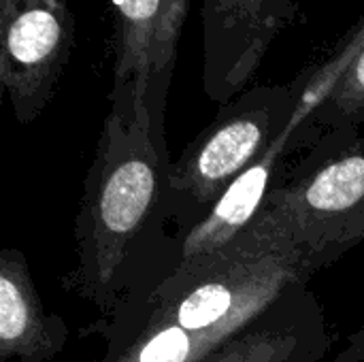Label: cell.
Wrapping results in <instances>:
<instances>
[{"instance_id":"1","label":"cell","mask_w":364,"mask_h":362,"mask_svg":"<svg viewBox=\"0 0 364 362\" xmlns=\"http://www.w3.org/2000/svg\"><path fill=\"white\" fill-rule=\"evenodd\" d=\"M173 81L111 85L75 220L77 267L64 288L111 318L158 277L171 226L166 107Z\"/></svg>"},{"instance_id":"2","label":"cell","mask_w":364,"mask_h":362,"mask_svg":"<svg viewBox=\"0 0 364 362\" xmlns=\"http://www.w3.org/2000/svg\"><path fill=\"white\" fill-rule=\"evenodd\" d=\"M296 282H311L279 209L260 215L224 250L164 280L141 303L92 322L107 350L96 362H198Z\"/></svg>"},{"instance_id":"3","label":"cell","mask_w":364,"mask_h":362,"mask_svg":"<svg viewBox=\"0 0 364 362\" xmlns=\"http://www.w3.org/2000/svg\"><path fill=\"white\" fill-rule=\"evenodd\" d=\"M296 107V87L252 85L230 102L173 160L171 226L164 265L145 297L168 275L179 243L213 211L235 181L252 169L288 128ZM145 297L134 301L141 303ZM130 307V305H128ZM126 309V307H124Z\"/></svg>"},{"instance_id":"4","label":"cell","mask_w":364,"mask_h":362,"mask_svg":"<svg viewBox=\"0 0 364 362\" xmlns=\"http://www.w3.org/2000/svg\"><path fill=\"white\" fill-rule=\"evenodd\" d=\"M279 209L309 277L364 241V134H333L286 169Z\"/></svg>"},{"instance_id":"5","label":"cell","mask_w":364,"mask_h":362,"mask_svg":"<svg viewBox=\"0 0 364 362\" xmlns=\"http://www.w3.org/2000/svg\"><path fill=\"white\" fill-rule=\"evenodd\" d=\"M73 47L70 0H0V85L19 124L51 102Z\"/></svg>"},{"instance_id":"6","label":"cell","mask_w":364,"mask_h":362,"mask_svg":"<svg viewBox=\"0 0 364 362\" xmlns=\"http://www.w3.org/2000/svg\"><path fill=\"white\" fill-rule=\"evenodd\" d=\"M299 0H203V90L218 107L245 92L292 26Z\"/></svg>"},{"instance_id":"7","label":"cell","mask_w":364,"mask_h":362,"mask_svg":"<svg viewBox=\"0 0 364 362\" xmlns=\"http://www.w3.org/2000/svg\"><path fill=\"white\" fill-rule=\"evenodd\" d=\"M331 348L322 303L309 282H296L198 362H322Z\"/></svg>"},{"instance_id":"8","label":"cell","mask_w":364,"mask_h":362,"mask_svg":"<svg viewBox=\"0 0 364 362\" xmlns=\"http://www.w3.org/2000/svg\"><path fill=\"white\" fill-rule=\"evenodd\" d=\"M192 0H111L113 85L173 81Z\"/></svg>"},{"instance_id":"9","label":"cell","mask_w":364,"mask_h":362,"mask_svg":"<svg viewBox=\"0 0 364 362\" xmlns=\"http://www.w3.org/2000/svg\"><path fill=\"white\" fill-rule=\"evenodd\" d=\"M68 344V324L47 314L23 252H0V362H51Z\"/></svg>"},{"instance_id":"10","label":"cell","mask_w":364,"mask_h":362,"mask_svg":"<svg viewBox=\"0 0 364 362\" xmlns=\"http://www.w3.org/2000/svg\"><path fill=\"white\" fill-rule=\"evenodd\" d=\"M337 77L316 107V111L294 130L290 139V151L303 156L322 139L333 134H358L364 122V36L358 45L333 60Z\"/></svg>"},{"instance_id":"11","label":"cell","mask_w":364,"mask_h":362,"mask_svg":"<svg viewBox=\"0 0 364 362\" xmlns=\"http://www.w3.org/2000/svg\"><path fill=\"white\" fill-rule=\"evenodd\" d=\"M328 362H364V324L346 339L343 348Z\"/></svg>"}]
</instances>
